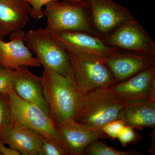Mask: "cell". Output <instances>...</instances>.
I'll return each mask as SVG.
<instances>
[{"mask_svg":"<svg viewBox=\"0 0 155 155\" xmlns=\"http://www.w3.org/2000/svg\"><path fill=\"white\" fill-rule=\"evenodd\" d=\"M41 80L50 116L56 127L74 120L81 94L74 84L72 76H63L44 68Z\"/></svg>","mask_w":155,"mask_h":155,"instance_id":"cell-1","label":"cell"},{"mask_svg":"<svg viewBox=\"0 0 155 155\" xmlns=\"http://www.w3.org/2000/svg\"><path fill=\"white\" fill-rule=\"evenodd\" d=\"M43 11L46 17L48 33L81 31L96 35L91 17L88 0H56L46 4Z\"/></svg>","mask_w":155,"mask_h":155,"instance_id":"cell-2","label":"cell"},{"mask_svg":"<svg viewBox=\"0 0 155 155\" xmlns=\"http://www.w3.org/2000/svg\"><path fill=\"white\" fill-rule=\"evenodd\" d=\"M125 102L110 87L94 90L81 94L74 120L85 126L101 128L119 119Z\"/></svg>","mask_w":155,"mask_h":155,"instance_id":"cell-3","label":"cell"},{"mask_svg":"<svg viewBox=\"0 0 155 155\" xmlns=\"http://www.w3.org/2000/svg\"><path fill=\"white\" fill-rule=\"evenodd\" d=\"M25 41L26 46L33 51L44 68L63 76H72L69 55L44 28L28 31Z\"/></svg>","mask_w":155,"mask_h":155,"instance_id":"cell-4","label":"cell"},{"mask_svg":"<svg viewBox=\"0 0 155 155\" xmlns=\"http://www.w3.org/2000/svg\"><path fill=\"white\" fill-rule=\"evenodd\" d=\"M69 55L72 78L81 94L116 83L107 65V60L80 58Z\"/></svg>","mask_w":155,"mask_h":155,"instance_id":"cell-5","label":"cell"},{"mask_svg":"<svg viewBox=\"0 0 155 155\" xmlns=\"http://www.w3.org/2000/svg\"><path fill=\"white\" fill-rule=\"evenodd\" d=\"M68 54L78 58L107 60L117 51L97 37L81 31L48 33Z\"/></svg>","mask_w":155,"mask_h":155,"instance_id":"cell-6","label":"cell"},{"mask_svg":"<svg viewBox=\"0 0 155 155\" xmlns=\"http://www.w3.org/2000/svg\"><path fill=\"white\" fill-rule=\"evenodd\" d=\"M15 122L38 132L43 137L61 141L56 125L38 106L22 100L12 88L8 93Z\"/></svg>","mask_w":155,"mask_h":155,"instance_id":"cell-7","label":"cell"},{"mask_svg":"<svg viewBox=\"0 0 155 155\" xmlns=\"http://www.w3.org/2000/svg\"><path fill=\"white\" fill-rule=\"evenodd\" d=\"M103 41L127 51L155 56L154 43L136 20L119 25Z\"/></svg>","mask_w":155,"mask_h":155,"instance_id":"cell-8","label":"cell"},{"mask_svg":"<svg viewBox=\"0 0 155 155\" xmlns=\"http://www.w3.org/2000/svg\"><path fill=\"white\" fill-rule=\"evenodd\" d=\"M96 31L108 34L122 24L136 19L126 8L112 0H88Z\"/></svg>","mask_w":155,"mask_h":155,"instance_id":"cell-9","label":"cell"},{"mask_svg":"<svg viewBox=\"0 0 155 155\" xmlns=\"http://www.w3.org/2000/svg\"><path fill=\"white\" fill-rule=\"evenodd\" d=\"M60 140L68 154L83 155L89 143L98 139H110L101 128L88 127L71 120L58 125Z\"/></svg>","mask_w":155,"mask_h":155,"instance_id":"cell-10","label":"cell"},{"mask_svg":"<svg viewBox=\"0 0 155 155\" xmlns=\"http://www.w3.org/2000/svg\"><path fill=\"white\" fill-rule=\"evenodd\" d=\"M25 33L22 30L10 34V41L0 40V66L6 69L38 67L41 65L25 45Z\"/></svg>","mask_w":155,"mask_h":155,"instance_id":"cell-11","label":"cell"},{"mask_svg":"<svg viewBox=\"0 0 155 155\" xmlns=\"http://www.w3.org/2000/svg\"><path fill=\"white\" fill-rule=\"evenodd\" d=\"M124 101H155V66L110 87Z\"/></svg>","mask_w":155,"mask_h":155,"instance_id":"cell-12","label":"cell"},{"mask_svg":"<svg viewBox=\"0 0 155 155\" xmlns=\"http://www.w3.org/2000/svg\"><path fill=\"white\" fill-rule=\"evenodd\" d=\"M107 65L118 83L155 66V56L117 51L107 58Z\"/></svg>","mask_w":155,"mask_h":155,"instance_id":"cell-13","label":"cell"},{"mask_svg":"<svg viewBox=\"0 0 155 155\" xmlns=\"http://www.w3.org/2000/svg\"><path fill=\"white\" fill-rule=\"evenodd\" d=\"M43 137L35 130L15 123L0 132V139L22 155H38Z\"/></svg>","mask_w":155,"mask_h":155,"instance_id":"cell-14","label":"cell"},{"mask_svg":"<svg viewBox=\"0 0 155 155\" xmlns=\"http://www.w3.org/2000/svg\"><path fill=\"white\" fill-rule=\"evenodd\" d=\"M31 7L25 0H0V34L22 30L29 20Z\"/></svg>","mask_w":155,"mask_h":155,"instance_id":"cell-15","label":"cell"},{"mask_svg":"<svg viewBox=\"0 0 155 155\" xmlns=\"http://www.w3.org/2000/svg\"><path fill=\"white\" fill-rule=\"evenodd\" d=\"M119 119L125 125L134 129L155 127V101L150 100L126 101L122 107Z\"/></svg>","mask_w":155,"mask_h":155,"instance_id":"cell-16","label":"cell"},{"mask_svg":"<svg viewBox=\"0 0 155 155\" xmlns=\"http://www.w3.org/2000/svg\"><path fill=\"white\" fill-rule=\"evenodd\" d=\"M13 89L22 100L38 106L50 116L49 108L43 92L41 77L31 73L28 67L23 68V73L15 82Z\"/></svg>","mask_w":155,"mask_h":155,"instance_id":"cell-17","label":"cell"},{"mask_svg":"<svg viewBox=\"0 0 155 155\" xmlns=\"http://www.w3.org/2000/svg\"><path fill=\"white\" fill-rule=\"evenodd\" d=\"M83 155H144L145 153L137 150L123 151H119L109 146L100 139L94 140L84 149Z\"/></svg>","mask_w":155,"mask_h":155,"instance_id":"cell-18","label":"cell"},{"mask_svg":"<svg viewBox=\"0 0 155 155\" xmlns=\"http://www.w3.org/2000/svg\"><path fill=\"white\" fill-rule=\"evenodd\" d=\"M24 67L18 69H0V93L8 94L9 91L14 88L15 82L23 73Z\"/></svg>","mask_w":155,"mask_h":155,"instance_id":"cell-19","label":"cell"},{"mask_svg":"<svg viewBox=\"0 0 155 155\" xmlns=\"http://www.w3.org/2000/svg\"><path fill=\"white\" fill-rule=\"evenodd\" d=\"M15 123L8 96L0 93V132Z\"/></svg>","mask_w":155,"mask_h":155,"instance_id":"cell-20","label":"cell"},{"mask_svg":"<svg viewBox=\"0 0 155 155\" xmlns=\"http://www.w3.org/2000/svg\"><path fill=\"white\" fill-rule=\"evenodd\" d=\"M67 151L61 141L44 137L38 155H67Z\"/></svg>","mask_w":155,"mask_h":155,"instance_id":"cell-21","label":"cell"},{"mask_svg":"<svg viewBox=\"0 0 155 155\" xmlns=\"http://www.w3.org/2000/svg\"><path fill=\"white\" fill-rule=\"evenodd\" d=\"M143 137L137 133L133 127L125 125L119 134L118 139L121 146L126 147L128 144H136L142 139Z\"/></svg>","mask_w":155,"mask_h":155,"instance_id":"cell-22","label":"cell"},{"mask_svg":"<svg viewBox=\"0 0 155 155\" xmlns=\"http://www.w3.org/2000/svg\"><path fill=\"white\" fill-rule=\"evenodd\" d=\"M125 126L124 122L118 119L107 123L101 127V129L110 139L114 140L117 138Z\"/></svg>","mask_w":155,"mask_h":155,"instance_id":"cell-23","label":"cell"},{"mask_svg":"<svg viewBox=\"0 0 155 155\" xmlns=\"http://www.w3.org/2000/svg\"><path fill=\"white\" fill-rule=\"evenodd\" d=\"M28 2L31 7V11L30 17L34 19H41L43 17V11L42 8L46 4L52 1L56 0H25ZM73 1H84L87 0H69Z\"/></svg>","mask_w":155,"mask_h":155,"instance_id":"cell-24","label":"cell"},{"mask_svg":"<svg viewBox=\"0 0 155 155\" xmlns=\"http://www.w3.org/2000/svg\"><path fill=\"white\" fill-rule=\"evenodd\" d=\"M0 153L2 155H20V153L16 150L5 146V143L0 139Z\"/></svg>","mask_w":155,"mask_h":155,"instance_id":"cell-25","label":"cell"},{"mask_svg":"<svg viewBox=\"0 0 155 155\" xmlns=\"http://www.w3.org/2000/svg\"><path fill=\"white\" fill-rule=\"evenodd\" d=\"M0 40H3V37L2 36L1 34H0Z\"/></svg>","mask_w":155,"mask_h":155,"instance_id":"cell-26","label":"cell"},{"mask_svg":"<svg viewBox=\"0 0 155 155\" xmlns=\"http://www.w3.org/2000/svg\"><path fill=\"white\" fill-rule=\"evenodd\" d=\"M1 68H2V67H1V66H0V69H1Z\"/></svg>","mask_w":155,"mask_h":155,"instance_id":"cell-27","label":"cell"},{"mask_svg":"<svg viewBox=\"0 0 155 155\" xmlns=\"http://www.w3.org/2000/svg\"><path fill=\"white\" fill-rule=\"evenodd\" d=\"M0 155H2L1 154V153H0Z\"/></svg>","mask_w":155,"mask_h":155,"instance_id":"cell-28","label":"cell"}]
</instances>
